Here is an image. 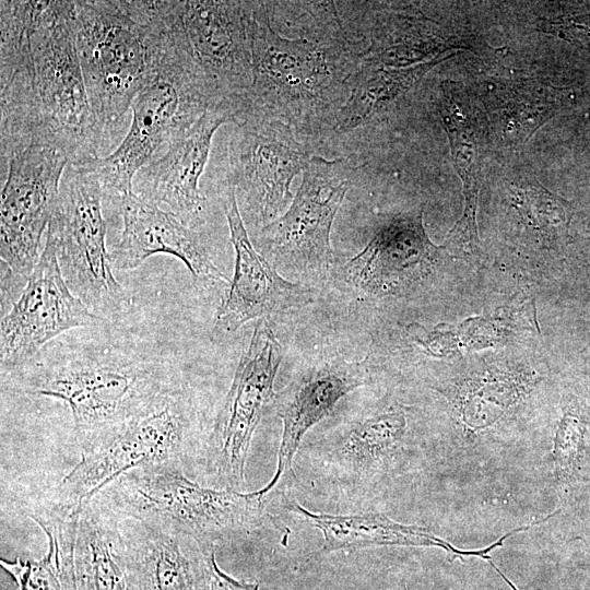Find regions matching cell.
<instances>
[{
	"instance_id": "6da1fadb",
	"label": "cell",
	"mask_w": 590,
	"mask_h": 590,
	"mask_svg": "<svg viewBox=\"0 0 590 590\" xmlns=\"http://www.w3.org/2000/svg\"><path fill=\"white\" fill-rule=\"evenodd\" d=\"M74 1L0 2L1 169L38 142L101 157L72 24Z\"/></svg>"
},
{
	"instance_id": "7a4b0ae2",
	"label": "cell",
	"mask_w": 590,
	"mask_h": 590,
	"mask_svg": "<svg viewBox=\"0 0 590 590\" xmlns=\"http://www.w3.org/2000/svg\"><path fill=\"white\" fill-rule=\"evenodd\" d=\"M299 3L307 19L294 38L274 27L273 1H252V84L237 121H282L310 146L345 102L365 45L346 28L337 1Z\"/></svg>"
},
{
	"instance_id": "3957f363",
	"label": "cell",
	"mask_w": 590,
	"mask_h": 590,
	"mask_svg": "<svg viewBox=\"0 0 590 590\" xmlns=\"http://www.w3.org/2000/svg\"><path fill=\"white\" fill-rule=\"evenodd\" d=\"M72 24L101 157L126 129L139 91L156 73L158 32L142 1H74Z\"/></svg>"
},
{
	"instance_id": "277c9868",
	"label": "cell",
	"mask_w": 590,
	"mask_h": 590,
	"mask_svg": "<svg viewBox=\"0 0 590 590\" xmlns=\"http://www.w3.org/2000/svg\"><path fill=\"white\" fill-rule=\"evenodd\" d=\"M185 465L166 462L129 471L98 495L118 514L216 546L259 530L267 519L271 493L202 486Z\"/></svg>"
},
{
	"instance_id": "5b68a950",
	"label": "cell",
	"mask_w": 590,
	"mask_h": 590,
	"mask_svg": "<svg viewBox=\"0 0 590 590\" xmlns=\"http://www.w3.org/2000/svg\"><path fill=\"white\" fill-rule=\"evenodd\" d=\"M161 361L117 346H92L38 364L25 375L28 393L67 403L81 449L120 425L172 385Z\"/></svg>"
},
{
	"instance_id": "8992f818",
	"label": "cell",
	"mask_w": 590,
	"mask_h": 590,
	"mask_svg": "<svg viewBox=\"0 0 590 590\" xmlns=\"http://www.w3.org/2000/svg\"><path fill=\"white\" fill-rule=\"evenodd\" d=\"M198 416L186 387L172 384L133 416L82 449L81 460L50 493V499L80 512L122 474L137 468L185 461L201 446Z\"/></svg>"
},
{
	"instance_id": "52a82bcc",
	"label": "cell",
	"mask_w": 590,
	"mask_h": 590,
	"mask_svg": "<svg viewBox=\"0 0 590 590\" xmlns=\"http://www.w3.org/2000/svg\"><path fill=\"white\" fill-rule=\"evenodd\" d=\"M155 7L213 106L228 109L237 120L252 84V1L167 0Z\"/></svg>"
},
{
	"instance_id": "ba28073f",
	"label": "cell",
	"mask_w": 590,
	"mask_h": 590,
	"mask_svg": "<svg viewBox=\"0 0 590 590\" xmlns=\"http://www.w3.org/2000/svg\"><path fill=\"white\" fill-rule=\"evenodd\" d=\"M104 193L93 168L69 163L47 232L55 239L62 275L78 296L102 320L127 310L130 299L113 272L106 247Z\"/></svg>"
},
{
	"instance_id": "9c48e42d",
	"label": "cell",
	"mask_w": 590,
	"mask_h": 590,
	"mask_svg": "<svg viewBox=\"0 0 590 590\" xmlns=\"http://www.w3.org/2000/svg\"><path fill=\"white\" fill-rule=\"evenodd\" d=\"M69 163L58 149L33 142L14 153L1 170L5 178L0 208L2 307L17 299L40 258Z\"/></svg>"
},
{
	"instance_id": "30bf717a",
	"label": "cell",
	"mask_w": 590,
	"mask_h": 590,
	"mask_svg": "<svg viewBox=\"0 0 590 590\" xmlns=\"http://www.w3.org/2000/svg\"><path fill=\"white\" fill-rule=\"evenodd\" d=\"M212 104L199 81L172 59L139 91L131 105L129 128L117 148L86 161L104 198L118 202L132 193L137 173L177 132L196 123Z\"/></svg>"
},
{
	"instance_id": "8fae6325",
	"label": "cell",
	"mask_w": 590,
	"mask_h": 590,
	"mask_svg": "<svg viewBox=\"0 0 590 590\" xmlns=\"http://www.w3.org/2000/svg\"><path fill=\"white\" fill-rule=\"evenodd\" d=\"M282 358L281 343L266 319H259L212 428L198 451L205 476L216 488L239 492L245 488L251 440L266 408L274 399L273 385Z\"/></svg>"
},
{
	"instance_id": "7c38bea8",
	"label": "cell",
	"mask_w": 590,
	"mask_h": 590,
	"mask_svg": "<svg viewBox=\"0 0 590 590\" xmlns=\"http://www.w3.org/2000/svg\"><path fill=\"white\" fill-rule=\"evenodd\" d=\"M227 126L215 172L234 188L241 217L264 226L292 200V181L307 167L311 148L279 120L249 116Z\"/></svg>"
},
{
	"instance_id": "4fadbf2b",
	"label": "cell",
	"mask_w": 590,
	"mask_h": 590,
	"mask_svg": "<svg viewBox=\"0 0 590 590\" xmlns=\"http://www.w3.org/2000/svg\"><path fill=\"white\" fill-rule=\"evenodd\" d=\"M356 170L352 156L312 155L288 209L261 227V246L281 263L326 272L333 262V221Z\"/></svg>"
},
{
	"instance_id": "5bb4252c",
	"label": "cell",
	"mask_w": 590,
	"mask_h": 590,
	"mask_svg": "<svg viewBox=\"0 0 590 590\" xmlns=\"http://www.w3.org/2000/svg\"><path fill=\"white\" fill-rule=\"evenodd\" d=\"M102 321L68 286L52 235L46 233L40 258L0 326L2 370L22 368L63 332Z\"/></svg>"
},
{
	"instance_id": "9a60e30c",
	"label": "cell",
	"mask_w": 590,
	"mask_h": 590,
	"mask_svg": "<svg viewBox=\"0 0 590 590\" xmlns=\"http://www.w3.org/2000/svg\"><path fill=\"white\" fill-rule=\"evenodd\" d=\"M225 108H211L191 127L174 134L137 173L133 193L196 228L205 221L206 199L199 182L210 158L212 141L223 125L235 122Z\"/></svg>"
},
{
	"instance_id": "2e32d148",
	"label": "cell",
	"mask_w": 590,
	"mask_h": 590,
	"mask_svg": "<svg viewBox=\"0 0 590 590\" xmlns=\"http://www.w3.org/2000/svg\"><path fill=\"white\" fill-rule=\"evenodd\" d=\"M406 430V416L397 409L346 423L306 451L318 484L339 496L357 500L390 467Z\"/></svg>"
},
{
	"instance_id": "e0dca14e",
	"label": "cell",
	"mask_w": 590,
	"mask_h": 590,
	"mask_svg": "<svg viewBox=\"0 0 590 590\" xmlns=\"http://www.w3.org/2000/svg\"><path fill=\"white\" fill-rule=\"evenodd\" d=\"M221 201L226 215L235 270L231 286L214 317V332L232 334L252 319L300 308L312 300L311 290L284 279L256 249L241 217L234 188L225 182Z\"/></svg>"
},
{
	"instance_id": "ac0fdd59",
	"label": "cell",
	"mask_w": 590,
	"mask_h": 590,
	"mask_svg": "<svg viewBox=\"0 0 590 590\" xmlns=\"http://www.w3.org/2000/svg\"><path fill=\"white\" fill-rule=\"evenodd\" d=\"M365 381L363 363L337 359L304 369L275 393L273 401L282 421V435L275 472L260 488L262 493H272L284 476L294 475L293 462L306 433Z\"/></svg>"
},
{
	"instance_id": "d6986e66",
	"label": "cell",
	"mask_w": 590,
	"mask_h": 590,
	"mask_svg": "<svg viewBox=\"0 0 590 590\" xmlns=\"http://www.w3.org/2000/svg\"><path fill=\"white\" fill-rule=\"evenodd\" d=\"M117 203L122 231L110 252L114 269L132 270L153 255L166 253L182 261L197 282L229 283L228 278L212 262L203 238L194 228L133 192Z\"/></svg>"
},
{
	"instance_id": "ffe728a7",
	"label": "cell",
	"mask_w": 590,
	"mask_h": 590,
	"mask_svg": "<svg viewBox=\"0 0 590 590\" xmlns=\"http://www.w3.org/2000/svg\"><path fill=\"white\" fill-rule=\"evenodd\" d=\"M436 108L464 197L462 215L446 236L445 247L471 251L480 245L476 209L483 158L488 144V120L476 96L457 82H441Z\"/></svg>"
},
{
	"instance_id": "44dd1931",
	"label": "cell",
	"mask_w": 590,
	"mask_h": 590,
	"mask_svg": "<svg viewBox=\"0 0 590 590\" xmlns=\"http://www.w3.org/2000/svg\"><path fill=\"white\" fill-rule=\"evenodd\" d=\"M422 210L384 220L367 245L344 266L345 281L371 294L400 288L425 274L437 253L422 221Z\"/></svg>"
},
{
	"instance_id": "7402d4cb",
	"label": "cell",
	"mask_w": 590,
	"mask_h": 590,
	"mask_svg": "<svg viewBox=\"0 0 590 590\" xmlns=\"http://www.w3.org/2000/svg\"><path fill=\"white\" fill-rule=\"evenodd\" d=\"M116 515L132 590L205 589L204 552L209 546Z\"/></svg>"
},
{
	"instance_id": "603a6c76",
	"label": "cell",
	"mask_w": 590,
	"mask_h": 590,
	"mask_svg": "<svg viewBox=\"0 0 590 590\" xmlns=\"http://www.w3.org/2000/svg\"><path fill=\"white\" fill-rule=\"evenodd\" d=\"M456 52L404 68L361 64L350 81L349 95L330 125L316 142L334 144L346 141L366 127L385 118L405 101L418 82L435 66Z\"/></svg>"
},
{
	"instance_id": "cb8c5ba5",
	"label": "cell",
	"mask_w": 590,
	"mask_h": 590,
	"mask_svg": "<svg viewBox=\"0 0 590 590\" xmlns=\"http://www.w3.org/2000/svg\"><path fill=\"white\" fill-rule=\"evenodd\" d=\"M74 560L79 590H132L117 515L98 494L80 512Z\"/></svg>"
},
{
	"instance_id": "d4e9b609",
	"label": "cell",
	"mask_w": 590,
	"mask_h": 590,
	"mask_svg": "<svg viewBox=\"0 0 590 590\" xmlns=\"http://www.w3.org/2000/svg\"><path fill=\"white\" fill-rule=\"evenodd\" d=\"M30 516L47 536L46 554L38 560L1 558V567L20 590H79L74 552L80 512L47 497L33 507Z\"/></svg>"
},
{
	"instance_id": "484cf974",
	"label": "cell",
	"mask_w": 590,
	"mask_h": 590,
	"mask_svg": "<svg viewBox=\"0 0 590 590\" xmlns=\"http://www.w3.org/2000/svg\"><path fill=\"white\" fill-rule=\"evenodd\" d=\"M285 507L322 534V553L380 545L438 546L448 552L450 543L425 528L397 522L380 512L334 515L316 512L290 499Z\"/></svg>"
},
{
	"instance_id": "4316f807",
	"label": "cell",
	"mask_w": 590,
	"mask_h": 590,
	"mask_svg": "<svg viewBox=\"0 0 590 590\" xmlns=\"http://www.w3.org/2000/svg\"><path fill=\"white\" fill-rule=\"evenodd\" d=\"M485 97L488 127L508 145L526 142L557 108V92L533 81L496 83Z\"/></svg>"
},
{
	"instance_id": "83f0119b",
	"label": "cell",
	"mask_w": 590,
	"mask_h": 590,
	"mask_svg": "<svg viewBox=\"0 0 590 590\" xmlns=\"http://www.w3.org/2000/svg\"><path fill=\"white\" fill-rule=\"evenodd\" d=\"M515 200L522 216L550 244H565L573 216L568 201L531 182L515 188Z\"/></svg>"
},
{
	"instance_id": "f1b7e54d",
	"label": "cell",
	"mask_w": 590,
	"mask_h": 590,
	"mask_svg": "<svg viewBox=\"0 0 590 590\" xmlns=\"http://www.w3.org/2000/svg\"><path fill=\"white\" fill-rule=\"evenodd\" d=\"M580 440V425L578 420L567 414L559 423L554 445V457L557 468L562 469L570 463Z\"/></svg>"
},
{
	"instance_id": "f546056e",
	"label": "cell",
	"mask_w": 590,
	"mask_h": 590,
	"mask_svg": "<svg viewBox=\"0 0 590 590\" xmlns=\"http://www.w3.org/2000/svg\"><path fill=\"white\" fill-rule=\"evenodd\" d=\"M215 547L209 546L204 552V590H259L258 583L236 580L221 570L215 560Z\"/></svg>"
},
{
	"instance_id": "4dcf8cb0",
	"label": "cell",
	"mask_w": 590,
	"mask_h": 590,
	"mask_svg": "<svg viewBox=\"0 0 590 590\" xmlns=\"http://www.w3.org/2000/svg\"><path fill=\"white\" fill-rule=\"evenodd\" d=\"M541 521L539 522H534L532 524H529L527 527H521L519 529H516V530H512L510 532H508L507 534H505L503 538H500L496 543L497 546H502L503 545V542L505 539H507L508 536L517 533V532H520V531H526L528 529H530L531 527H533L534 524L536 523H540ZM492 565V567L499 574V576L502 577V579L507 582V585L510 587L511 590H518L516 588V586L495 566V564L493 562L489 563Z\"/></svg>"
}]
</instances>
